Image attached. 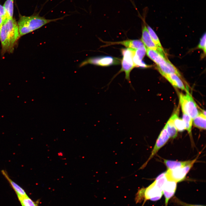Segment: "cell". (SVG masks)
I'll use <instances>...</instances> for the list:
<instances>
[{
	"instance_id": "obj_1",
	"label": "cell",
	"mask_w": 206,
	"mask_h": 206,
	"mask_svg": "<svg viewBox=\"0 0 206 206\" xmlns=\"http://www.w3.org/2000/svg\"><path fill=\"white\" fill-rule=\"evenodd\" d=\"M20 37L17 23L13 18L5 20L0 27L2 53H11Z\"/></svg>"
},
{
	"instance_id": "obj_2",
	"label": "cell",
	"mask_w": 206,
	"mask_h": 206,
	"mask_svg": "<svg viewBox=\"0 0 206 206\" xmlns=\"http://www.w3.org/2000/svg\"><path fill=\"white\" fill-rule=\"evenodd\" d=\"M167 181L165 172L160 175L148 187L138 190L135 195L136 203H140L144 200L143 206L148 200L156 201L160 199L163 195V188Z\"/></svg>"
},
{
	"instance_id": "obj_3",
	"label": "cell",
	"mask_w": 206,
	"mask_h": 206,
	"mask_svg": "<svg viewBox=\"0 0 206 206\" xmlns=\"http://www.w3.org/2000/svg\"><path fill=\"white\" fill-rule=\"evenodd\" d=\"M64 16L53 19H47L39 14L30 16H19L17 25L20 36L32 32L44 25L52 22H55L64 18Z\"/></svg>"
},
{
	"instance_id": "obj_4",
	"label": "cell",
	"mask_w": 206,
	"mask_h": 206,
	"mask_svg": "<svg viewBox=\"0 0 206 206\" xmlns=\"http://www.w3.org/2000/svg\"><path fill=\"white\" fill-rule=\"evenodd\" d=\"M136 49L131 48H122L121 49L123 57L121 60V68L119 72L112 78L110 82L107 85H109L112 80L119 74L122 72L125 73V79L130 84L131 87L134 89L131 83L130 80V73L135 68L133 58Z\"/></svg>"
},
{
	"instance_id": "obj_5",
	"label": "cell",
	"mask_w": 206,
	"mask_h": 206,
	"mask_svg": "<svg viewBox=\"0 0 206 206\" xmlns=\"http://www.w3.org/2000/svg\"><path fill=\"white\" fill-rule=\"evenodd\" d=\"M121 60L118 58L109 56L91 57L81 62L79 66L82 67L90 64L102 67H107L120 64Z\"/></svg>"
},
{
	"instance_id": "obj_6",
	"label": "cell",
	"mask_w": 206,
	"mask_h": 206,
	"mask_svg": "<svg viewBox=\"0 0 206 206\" xmlns=\"http://www.w3.org/2000/svg\"><path fill=\"white\" fill-rule=\"evenodd\" d=\"M197 157L189 164L183 167L173 169L167 170L165 175L167 180L174 181L177 183L183 181L197 159Z\"/></svg>"
},
{
	"instance_id": "obj_7",
	"label": "cell",
	"mask_w": 206,
	"mask_h": 206,
	"mask_svg": "<svg viewBox=\"0 0 206 206\" xmlns=\"http://www.w3.org/2000/svg\"><path fill=\"white\" fill-rule=\"evenodd\" d=\"M170 137L165 126L161 131L156 141L155 145L148 159L143 165L144 167L148 162L154 156L159 150L167 142Z\"/></svg>"
},
{
	"instance_id": "obj_8",
	"label": "cell",
	"mask_w": 206,
	"mask_h": 206,
	"mask_svg": "<svg viewBox=\"0 0 206 206\" xmlns=\"http://www.w3.org/2000/svg\"><path fill=\"white\" fill-rule=\"evenodd\" d=\"M140 40L147 48L157 51L165 56L163 49L157 46L153 41L148 32L147 27L145 24L142 27V35Z\"/></svg>"
},
{
	"instance_id": "obj_9",
	"label": "cell",
	"mask_w": 206,
	"mask_h": 206,
	"mask_svg": "<svg viewBox=\"0 0 206 206\" xmlns=\"http://www.w3.org/2000/svg\"><path fill=\"white\" fill-rule=\"evenodd\" d=\"M185 94L186 97V108L187 114L193 119L197 116L199 113L197 105L192 95L190 94L187 86L186 87Z\"/></svg>"
},
{
	"instance_id": "obj_10",
	"label": "cell",
	"mask_w": 206,
	"mask_h": 206,
	"mask_svg": "<svg viewBox=\"0 0 206 206\" xmlns=\"http://www.w3.org/2000/svg\"><path fill=\"white\" fill-rule=\"evenodd\" d=\"M105 43L106 44L103 47L120 44L124 46L126 48L136 49L144 46L140 40L138 39H129L117 42H105Z\"/></svg>"
},
{
	"instance_id": "obj_11",
	"label": "cell",
	"mask_w": 206,
	"mask_h": 206,
	"mask_svg": "<svg viewBox=\"0 0 206 206\" xmlns=\"http://www.w3.org/2000/svg\"><path fill=\"white\" fill-rule=\"evenodd\" d=\"M177 183L167 180L164 186L163 193L165 198V206H167L170 199L173 196L176 191Z\"/></svg>"
},
{
	"instance_id": "obj_12",
	"label": "cell",
	"mask_w": 206,
	"mask_h": 206,
	"mask_svg": "<svg viewBox=\"0 0 206 206\" xmlns=\"http://www.w3.org/2000/svg\"><path fill=\"white\" fill-rule=\"evenodd\" d=\"M146 48L144 46L136 50L133 60L135 67L146 68L150 67L142 61L146 53Z\"/></svg>"
},
{
	"instance_id": "obj_13",
	"label": "cell",
	"mask_w": 206,
	"mask_h": 206,
	"mask_svg": "<svg viewBox=\"0 0 206 206\" xmlns=\"http://www.w3.org/2000/svg\"><path fill=\"white\" fill-rule=\"evenodd\" d=\"M157 68L162 75L166 74L173 73L177 75L179 77L181 76L177 69L168 59L165 63L157 65Z\"/></svg>"
},
{
	"instance_id": "obj_14",
	"label": "cell",
	"mask_w": 206,
	"mask_h": 206,
	"mask_svg": "<svg viewBox=\"0 0 206 206\" xmlns=\"http://www.w3.org/2000/svg\"><path fill=\"white\" fill-rule=\"evenodd\" d=\"M1 172L2 175L7 181L15 191L17 196H19L21 197L28 196L24 190L11 179L6 170L3 169L1 170Z\"/></svg>"
},
{
	"instance_id": "obj_15",
	"label": "cell",
	"mask_w": 206,
	"mask_h": 206,
	"mask_svg": "<svg viewBox=\"0 0 206 206\" xmlns=\"http://www.w3.org/2000/svg\"><path fill=\"white\" fill-rule=\"evenodd\" d=\"M146 53L147 56L157 65L165 63L167 59L165 56L154 50L146 48Z\"/></svg>"
},
{
	"instance_id": "obj_16",
	"label": "cell",
	"mask_w": 206,
	"mask_h": 206,
	"mask_svg": "<svg viewBox=\"0 0 206 206\" xmlns=\"http://www.w3.org/2000/svg\"><path fill=\"white\" fill-rule=\"evenodd\" d=\"M162 76L166 79L174 87L186 91V89L183 82L177 75L171 73L164 74Z\"/></svg>"
},
{
	"instance_id": "obj_17",
	"label": "cell",
	"mask_w": 206,
	"mask_h": 206,
	"mask_svg": "<svg viewBox=\"0 0 206 206\" xmlns=\"http://www.w3.org/2000/svg\"><path fill=\"white\" fill-rule=\"evenodd\" d=\"M192 161H177L165 159L164 163L168 170L173 169L185 166L190 163Z\"/></svg>"
},
{
	"instance_id": "obj_18",
	"label": "cell",
	"mask_w": 206,
	"mask_h": 206,
	"mask_svg": "<svg viewBox=\"0 0 206 206\" xmlns=\"http://www.w3.org/2000/svg\"><path fill=\"white\" fill-rule=\"evenodd\" d=\"M193 122L194 126L201 129H206V116L201 112L193 119Z\"/></svg>"
},
{
	"instance_id": "obj_19",
	"label": "cell",
	"mask_w": 206,
	"mask_h": 206,
	"mask_svg": "<svg viewBox=\"0 0 206 206\" xmlns=\"http://www.w3.org/2000/svg\"><path fill=\"white\" fill-rule=\"evenodd\" d=\"M169 119L173 122L174 126L179 132H182L185 130V124L182 119L180 118L176 113L172 115Z\"/></svg>"
},
{
	"instance_id": "obj_20",
	"label": "cell",
	"mask_w": 206,
	"mask_h": 206,
	"mask_svg": "<svg viewBox=\"0 0 206 206\" xmlns=\"http://www.w3.org/2000/svg\"><path fill=\"white\" fill-rule=\"evenodd\" d=\"M13 3L14 0H6L3 5L7 19L13 18Z\"/></svg>"
},
{
	"instance_id": "obj_21",
	"label": "cell",
	"mask_w": 206,
	"mask_h": 206,
	"mask_svg": "<svg viewBox=\"0 0 206 206\" xmlns=\"http://www.w3.org/2000/svg\"><path fill=\"white\" fill-rule=\"evenodd\" d=\"M165 126L170 138L173 139L177 136L178 130L171 120L169 119Z\"/></svg>"
},
{
	"instance_id": "obj_22",
	"label": "cell",
	"mask_w": 206,
	"mask_h": 206,
	"mask_svg": "<svg viewBox=\"0 0 206 206\" xmlns=\"http://www.w3.org/2000/svg\"><path fill=\"white\" fill-rule=\"evenodd\" d=\"M182 120L185 124V129L187 130L190 136H191L193 119L188 114L183 113Z\"/></svg>"
},
{
	"instance_id": "obj_23",
	"label": "cell",
	"mask_w": 206,
	"mask_h": 206,
	"mask_svg": "<svg viewBox=\"0 0 206 206\" xmlns=\"http://www.w3.org/2000/svg\"><path fill=\"white\" fill-rule=\"evenodd\" d=\"M18 199L21 205L23 206H37V204L29 198L28 196L21 197L17 196Z\"/></svg>"
},
{
	"instance_id": "obj_24",
	"label": "cell",
	"mask_w": 206,
	"mask_h": 206,
	"mask_svg": "<svg viewBox=\"0 0 206 206\" xmlns=\"http://www.w3.org/2000/svg\"><path fill=\"white\" fill-rule=\"evenodd\" d=\"M147 28L151 38L155 44L159 47L163 49L158 36L153 29L148 25Z\"/></svg>"
},
{
	"instance_id": "obj_25",
	"label": "cell",
	"mask_w": 206,
	"mask_h": 206,
	"mask_svg": "<svg viewBox=\"0 0 206 206\" xmlns=\"http://www.w3.org/2000/svg\"><path fill=\"white\" fill-rule=\"evenodd\" d=\"M172 201L181 206H205L201 205L191 204L187 203L182 201L176 197L173 198Z\"/></svg>"
},
{
	"instance_id": "obj_26",
	"label": "cell",
	"mask_w": 206,
	"mask_h": 206,
	"mask_svg": "<svg viewBox=\"0 0 206 206\" xmlns=\"http://www.w3.org/2000/svg\"><path fill=\"white\" fill-rule=\"evenodd\" d=\"M197 47L200 49L203 50L204 53H206V33H205L203 35L200 39L199 43Z\"/></svg>"
},
{
	"instance_id": "obj_27",
	"label": "cell",
	"mask_w": 206,
	"mask_h": 206,
	"mask_svg": "<svg viewBox=\"0 0 206 206\" xmlns=\"http://www.w3.org/2000/svg\"><path fill=\"white\" fill-rule=\"evenodd\" d=\"M58 155L60 156H62L63 155V154L62 152H60L58 153Z\"/></svg>"
},
{
	"instance_id": "obj_28",
	"label": "cell",
	"mask_w": 206,
	"mask_h": 206,
	"mask_svg": "<svg viewBox=\"0 0 206 206\" xmlns=\"http://www.w3.org/2000/svg\"><path fill=\"white\" fill-rule=\"evenodd\" d=\"M22 206H23L22 205Z\"/></svg>"
}]
</instances>
